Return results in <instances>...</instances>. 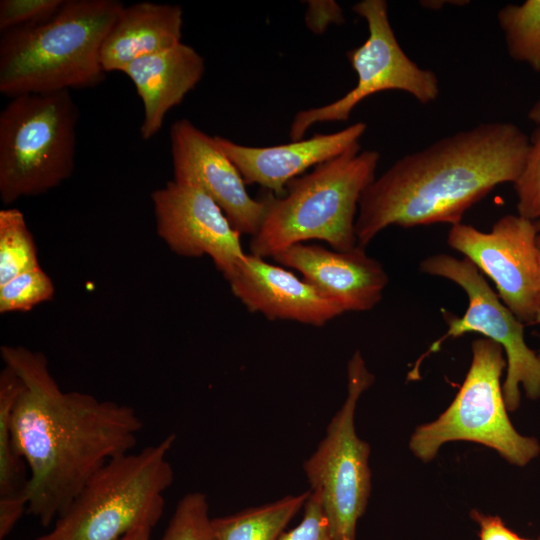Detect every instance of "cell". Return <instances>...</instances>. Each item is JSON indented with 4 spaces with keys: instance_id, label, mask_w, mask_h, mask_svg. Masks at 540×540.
I'll return each instance as SVG.
<instances>
[{
    "instance_id": "obj_22",
    "label": "cell",
    "mask_w": 540,
    "mask_h": 540,
    "mask_svg": "<svg viewBox=\"0 0 540 540\" xmlns=\"http://www.w3.org/2000/svg\"><path fill=\"white\" fill-rule=\"evenodd\" d=\"M39 266L37 246L23 213L16 208L0 210V285Z\"/></svg>"
},
{
    "instance_id": "obj_13",
    "label": "cell",
    "mask_w": 540,
    "mask_h": 540,
    "mask_svg": "<svg viewBox=\"0 0 540 540\" xmlns=\"http://www.w3.org/2000/svg\"><path fill=\"white\" fill-rule=\"evenodd\" d=\"M169 135L173 180L203 190L237 231L254 236L264 217L265 200L248 193L242 175L214 136L188 119L175 121Z\"/></svg>"
},
{
    "instance_id": "obj_14",
    "label": "cell",
    "mask_w": 540,
    "mask_h": 540,
    "mask_svg": "<svg viewBox=\"0 0 540 540\" xmlns=\"http://www.w3.org/2000/svg\"><path fill=\"white\" fill-rule=\"evenodd\" d=\"M272 259L297 270L306 282L343 313L373 309L380 302L389 280L383 265L359 245L338 251L299 243Z\"/></svg>"
},
{
    "instance_id": "obj_6",
    "label": "cell",
    "mask_w": 540,
    "mask_h": 540,
    "mask_svg": "<svg viewBox=\"0 0 540 540\" xmlns=\"http://www.w3.org/2000/svg\"><path fill=\"white\" fill-rule=\"evenodd\" d=\"M79 110L70 90L12 97L0 113V199L41 195L75 168Z\"/></svg>"
},
{
    "instance_id": "obj_27",
    "label": "cell",
    "mask_w": 540,
    "mask_h": 540,
    "mask_svg": "<svg viewBox=\"0 0 540 540\" xmlns=\"http://www.w3.org/2000/svg\"><path fill=\"white\" fill-rule=\"evenodd\" d=\"M303 507L302 521L295 528L283 532L278 540H334L323 510L320 493L311 490Z\"/></svg>"
},
{
    "instance_id": "obj_17",
    "label": "cell",
    "mask_w": 540,
    "mask_h": 540,
    "mask_svg": "<svg viewBox=\"0 0 540 540\" xmlns=\"http://www.w3.org/2000/svg\"><path fill=\"white\" fill-rule=\"evenodd\" d=\"M204 58L183 42L130 63L125 73L143 103L140 136L147 141L160 131L167 113L180 104L200 82Z\"/></svg>"
},
{
    "instance_id": "obj_26",
    "label": "cell",
    "mask_w": 540,
    "mask_h": 540,
    "mask_svg": "<svg viewBox=\"0 0 540 540\" xmlns=\"http://www.w3.org/2000/svg\"><path fill=\"white\" fill-rule=\"evenodd\" d=\"M64 0H1L0 31L37 24L49 19Z\"/></svg>"
},
{
    "instance_id": "obj_24",
    "label": "cell",
    "mask_w": 540,
    "mask_h": 540,
    "mask_svg": "<svg viewBox=\"0 0 540 540\" xmlns=\"http://www.w3.org/2000/svg\"><path fill=\"white\" fill-rule=\"evenodd\" d=\"M206 495L193 492L178 502L159 540H214Z\"/></svg>"
},
{
    "instance_id": "obj_32",
    "label": "cell",
    "mask_w": 540,
    "mask_h": 540,
    "mask_svg": "<svg viewBox=\"0 0 540 540\" xmlns=\"http://www.w3.org/2000/svg\"><path fill=\"white\" fill-rule=\"evenodd\" d=\"M534 324H540V313L537 315L536 317V320H535V323ZM538 355L540 357V349H539V352H538Z\"/></svg>"
},
{
    "instance_id": "obj_9",
    "label": "cell",
    "mask_w": 540,
    "mask_h": 540,
    "mask_svg": "<svg viewBox=\"0 0 540 540\" xmlns=\"http://www.w3.org/2000/svg\"><path fill=\"white\" fill-rule=\"evenodd\" d=\"M420 271L460 286L468 297V307L461 317L442 310L448 330L417 361L409 378H417L423 358L438 351L446 339L477 332L505 351L507 372L502 391L507 410L515 411L519 407L520 385L529 399L540 398V357L525 342V324L501 301L478 268L465 257L438 253L423 259Z\"/></svg>"
},
{
    "instance_id": "obj_29",
    "label": "cell",
    "mask_w": 540,
    "mask_h": 540,
    "mask_svg": "<svg viewBox=\"0 0 540 540\" xmlns=\"http://www.w3.org/2000/svg\"><path fill=\"white\" fill-rule=\"evenodd\" d=\"M472 518L480 527V540H517L519 535L509 529L498 516L484 515L478 511L471 512Z\"/></svg>"
},
{
    "instance_id": "obj_15",
    "label": "cell",
    "mask_w": 540,
    "mask_h": 540,
    "mask_svg": "<svg viewBox=\"0 0 540 540\" xmlns=\"http://www.w3.org/2000/svg\"><path fill=\"white\" fill-rule=\"evenodd\" d=\"M235 297L270 320L323 326L343 312L286 267L246 254L227 280Z\"/></svg>"
},
{
    "instance_id": "obj_25",
    "label": "cell",
    "mask_w": 540,
    "mask_h": 540,
    "mask_svg": "<svg viewBox=\"0 0 540 540\" xmlns=\"http://www.w3.org/2000/svg\"><path fill=\"white\" fill-rule=\"evenodd\" d=\"M517 196V214L532 220L540 219V125L529 138V148L520 175L513 183Z\"/></svg>"
},
{
    "instance_id": "obj_28",
    "label": "cell",
    "mask_w": 540,
    "mask_h": 540,
    "mask_svg": "<svg viewBox=\"0 0 540 540\" xmlns=\"http://www.w3.org/2000/svg\"><path fill=\"white\" fill-rule=\"evenodd\" d=\"M344 21L343 10L337 2L307 1L305 22L308 29L315 34H322L330 24H341Z\"/></svg>"
},
{
    "instance_id": "obj_1",
    "label": "cell",
    "mask_w": 540,
    "mask_h": 540,
    "mask_svg": "<svg viewBox=\"0 0 540 540\" xmlns=\"http://www.w3.org/2000/svg\"><path fill=\"white\" fill-rule=\"evenodd\" d=\"M0 352L22 381L10 426L28 467L27 512L47 527L102 465L132 451L143 422L129 405L63 391L41 352L9 345Z\"/></svg>"
},
{
    "instance_id": "obj_16",
    "label": "cell",
    "mask_w": 540,
    "mask_h": 540,
    "mask_svg": "<svg viewBox=\"0 0 540 540\" xmlns=\"http://www.w3.org/2000/svg\"><path fill=\"white\" fill-rule=\"evenodd\" d=\"M366 129L364 122H356L337 132L314 134L307 139L267 147L245 146L221 136L214 138L237 167L246 185L258 184L281 196L286 185L309 168L359 145Z\"/></svg>"
},
{
    "instance_id": "obj_11",
    "label": "cell",
    "mask_w": 540,
    "mask_h": 540,
    "mask_svg": "<svg viewBox=\"0 0 540 540\" xmlns=\"http://www.w3.org/2000/svg\"><path fill=\"white\" fill-rule=\"evenodd\" d=\"M538 234L534 221L507 214L488 232L452 225L447 243L494 282L501 301L523 324H534L540 313Z\"/></svg>"
},
{
    "instance_id": "obj_2",
    "label": "cell",
    "mask_w": 540,
    "mask_h": 540,
    "mask_svg": "<svg viewBox=\"0 0 540 540\" xmlns=\"http://www.w3.org/2000/svg\"><path fill=\"white\" fill-rule=\"evenodd\" d=\"M529 138L512 122H486L395 161L363 192L355 223L366 246L391 225L461 223L496 186L520 175Z\"/></svg>"
},
{
    "instance_id": "obj_21",
    "label": "cell",
    "mask_w": 540,
    "mask_h": 540,
    "mask_svg": "<svg viewBox=\"0 0 540 540\" xmlns=\"http://www.w3.org/2000/svg\"><path fill=\"white\" fill-rule=\"evenodd\" d=\"M509 56L540 72V0L507 4L497 13Z\"/></svg>"
},
{
    "instance_id": "obj_20",
    "label": "cell",
    "mask_w": 540,
    "mask_h": 540,
    "mask_svg": "<svg viewBox=\"0 0 540 540\" xmlns=\"http://www.w3.org/2000/svg\"><path fill=\"white\" fill-rule=\"evenodd\" d=\"M310 491L211 520L214 540H278Z\"/></svg>"
},
{
    "instance_id": "obj_35",
    "label": "cell",
    "mask_w": 540,
    "mask_h": 540,
    "mask_svg": "<svg viewBox=\"0 0 540 540\" xmlns=\"http://www.w3.org/2000/svg\"><path fill=\"white\" fill-rule=\"evenodd\" d=\"M517 540H531V539H525V538H522V537L519 536V538ZM536 540H540V537L538 539H536Z\"/></svg>"
},
{
    "instance_id": "obj_10",
    "label": "cell",
    "mask_w": 540,
    "mask_h": 540,
    "mask_svg": "<svg viewBox=\"0 0 540 540\" xmlns=\"http://www.w3.org/2000/svg\"><path fill=\"white\" fill-rule=\"evenodd\" d=\"M352 10L366 21L368 28L367 39L347 52L357 83L331 103L297 112L289 129L292 141L303 139L314 124L347 121L360 102L379 92L403 91L421 104L433 102L439 96L437 75L418 66L397 41L385 0H362Z\"/></svg>"
},
{
    "instance_id": "obj_8",
    "label": "cell",
    "mask_w": 540,
    "mask_h": 540,
    "mask_svg": "<svg viewBox=\"0 0 540 540\" xmlns=\"http://www.w3.org/2000/svg\"><path fill=\"white\" fill-rule=\"evenodd\" d=\"M347 397L330 421L326 435L303 469L311 490L320 493L334 540H356L358 519L371 490L370 446L355 431L354 413L361 394L374 382L359 351L347 366Z\"/></svg>"
},
{
    "instance_id": "obj_3",
    "label": "cell",
    "mask_w": 540,
    "mask_h": 540,
    "mask_svg": "<svg viewBox=\"0 0 540 540\" xmlns=\"http://www.w3.org/2000/svg\"><path fill=\"white\" fill-rule=\"evenodd\" d=\"M123 6L118 0H64L49 19L2 32L0 92L12 98L101 84V46Z\"/></svg>"
},
{
    "instance_id": "obj_19",
    "label": "cell",
    "mask_w": 540,
    "mask_h": 540,
    "mask_svg": "<svg viewBox=\"0 0 540 540\" xmlns=\"http://www.w3.org/2000/svg\"><path fill=\"white\" fill-rule=\"evenodd\" d=\"M19 376L7 365L0 373V530L10 533L27 511L28 467L11 434V413L21 390Z\"/></svg>"
},
{
    "instance_id": "obj_5",
    "label": "cell",
    "mask_w": 540,
    "mask_h": 540,
    "mask_svg": "<svg viewBox=\"0 0 540 540\" xmlns=\"http://www.w3.org/2000/svg\"><path fill=\"white\" fill-rule=\"evenodd\" d=\"M171 433L154 445L108 460L82 486L53 528L34 540H121L138 526L154 527L174 480L167 454Z\"/></svg>"
},
{
    "instance_id": "obj_12",
    "label": "cell",
    "mask_w": 540,
    "mask_h": 540,
    "mask_svg": "<svg viewBox=\"0 0 540 540\" xmlns=\"http://www.w3.org/2000/svg\"><path fill=\"white\" fill-rule=\"evenodd\" d=\"M156 232L183 257L207 255L228 280L246 254L220 206L198 187L174 180L151 194Z\"/></svg>"
},
{
    "instance_id": "obj_4",
    "label": "cell",
    "mask_w": 540,
    "mask_h": 540,
    "mask_svg": "<svg viewBox=\"0 0 540 540\" xmlns=\"http://www.w3.org/2000/svg\"><path fill=\"white\" fill-rule=\"evenodd\" d=\"M380 154L360 151V144L291 180L281 196L267 191L265 213L249 243L250 254L273 258L308 240H321L334 250L357 245L355 223L359 202L374 181Z\"/></svg>"
},
{
    "instance_id": "obj_31",
    "label": "cell",
    "mask_w": 540,
    "mask_h": 540,
    "mask_svg": "<svg viewBox=\"0 0 540 540\" xmlns=\"http://www.w3.org/2000/svg\"><path fill=\"white\" fill-rule=\"evenodd\" d=\"M528 118L537 125H540V97L528 112Z\"/></svg>"
},
{
    "instance_id": "obj_18",
    "label": "cell",
    "mask_w": 540,
    "mask_h": 540,
    "mask_svg": "<svg viewBox=\"0 0 540 540\" xmlns=\"http://www.w3.org/2000/svg\"><path fill=\"white\" fill-rule=\"evenodd\" d=\"M181 6L143 1L123 6L106 34L100 62L104 71L122 72L135 60L181 43Z\"/></svg>"
},
{
    "instance_id": "obj_33",
    "label": "cell",
    "mask_w": 540,
    "mask_h": 540,
    "mask_svg": "<svg viewBox=\"0 0 540 540\" xmlns=\"http://www.w3.org/2000/svg\"><path fill=\"white\" fill-rule=\"evenodd\" d=\"M536 227L538 229V232L540 233V219L535 221Z\"/></svg>"
},
{
    "instance_id": "obj_30",
    "label": "cell",
    "mask_w": 540,
    "mask_h": 540,
    "mask_svg": "<svg viewBox=\"0 0 540 540\" xmlns=\"http://www.w3.org/2000/svg\"><path fill=\"white\" fill-rule=\"evenodd\" d=\"M150 526H138L128 532L121 540H151Z\"/></svg>"
},
{
    "instance_id": "obj_34",
    "label": "cell",
    "mask_w": 540,
    "mask_h": 540,
    "mask_svg": "<svg viewBox=\"0 0 540 540\" xmlns=\"http://www.w3.org/2000/svg\"><path fill=\"white\" fill-rule=\"evenodd\" d=\"M537 244L540 251V233L538 234V237H537Z\"/></svg>"
},
{
    "instance_id": "obj_23",
    "label": "cell",
    "mask_w": 540,
    "mask_h": 540,
    "mask_svg": "<svg viewBox=\"0 0 540 540\" xmlns=\"http://www.w3.org/2000/svg\"><path fill=\"white\" fill-rule=\"evenodd\" d=\"M51 278L39 266L0 285V312H26L54 297Z\"/></svg>"
},
{
    "instance_id": "obj_7",
    "label": "cell",
    "mask_w": 540,
    "mask_h": 540,
    "mask_svg": "<svg viewBox=\"0 0 540 540\" xmlns=\"http://www.w3.org/2000/svg\"><path fill=\"white\" fill-rule=\"evenodd\" d=\"M472 359L463 384L450 406L435 421L419 426L410 449L422 461H430L449 441H471L496 450L509 463L524 466L538 456L533 437L517 432L507 415L500 378L507 367L503 348L479 338L472 342Z\"/></svg>"
}]
</instances>
